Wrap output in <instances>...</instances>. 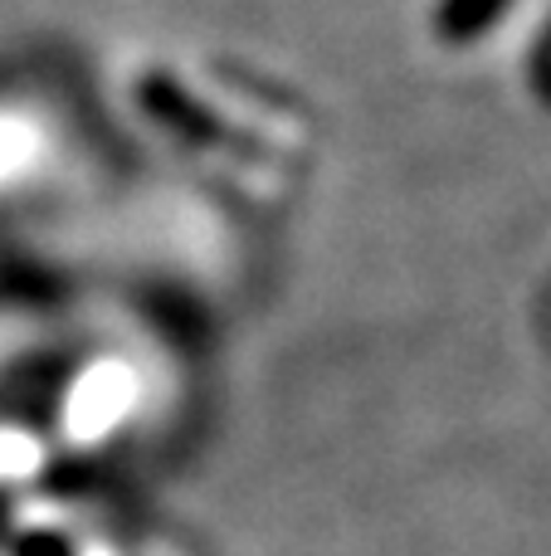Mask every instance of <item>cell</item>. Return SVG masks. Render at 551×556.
Instances as JSON below:
<instances>
[{"mask_svg": "<svg viewBox=\"0 0 551 556\" xmlns=\"http://www.w3.org/2000/svg\"><path fill=\"white\" fill-rule=\"evenodd\" d=\"M29 156V137L20 123H10V117H0V176L20 172V162Z\"/></svg>", "mask_w": 551, "mask_h": 556, "instance_id": "1", "label": "cell"}]
</instances>
